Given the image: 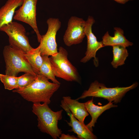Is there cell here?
Returning a JSON list of instances; mask_svg holds the SVG:
<instances>
[{
  "instance_id": "1",
  "label": "cell",
  "mask_w": 139,
  "mask_h": 139,
  "mask_svg": "<svg viewBox=\"0 0 139 139\" xmlns=\"http://www.w3.org/2000/svg\"><path fill=\"white\" fill-rule=\"evenodd\" d=\"M49 80L43 75L37 74L36 79L30 85L23 88L14 89L13 91L18 93L28 101L49 104L51 98L58 89L60 84L50 82Z\"/></svg>"
},
{
  "instance_id": "2",
  "label": "cell",
  "mask_w": 139,
  "mask_h": 139,
  "mask_svg": "<svg viewBox=\"0 0 139 139\" xmlns=\"http://www.w3.org/2000/svg\"><path fill=\"white\" fill-rule=\"evenodd\" d=\"M48 104L33 103L32 112L37 117V126L42 132L46 133L54 139H57L62 133L58 126V121L62 119V109L56 112L52 110Z\"/></svg>"
},
{
  "instance_id": "3",
  "label": "cell",
  "mask_w": 139,
  "mask_h": 139,
  "mask_svg": "<svg viewBox=\"0 0 139 139\" xmlns=\"http://www.w3.org/2000/svg\"><path fill=\"white\" fill-rule=\"evenodd\" d=\"M138 85V83L135 82L128 86L108 88L104 84L95 80L91 83L88 90L84 91L82 95L76 99L78 100L92 97L103 98L109 101H114L115 103H117L120 102L127 92L135 88Z\"/></svg>"
},
{
  "instance_id": "4",
  "label": "cell",
  "mask_w": 139,
  "mask_h": 139,
  "mask_svg": "<svg viewBox=\"0 0 139 139\" xmlns=\"http://www.w3.org/2000/svg\"><path fill=\"white\" fill-rule=\"evenodd\" d=\"M22 50L10 45L4 46L3 54L5 64V74L17 76L20 72L36 75Z\"/></svg>"
},
{
  "instance_id": "5",
  "label": "cell",
  "mask_w": 139,
  "mask_h": 139,
  "mask_svg": "<svg viewBox=\"0 0 139 139\" xmlns=\"http://www.w3.org/2000/svg\"><path fill=\"white\" fill-rule=\"evenodd\" d=\"M68 53L64 48L60 47L57 54L49 57L55 76L68 81L80 82L78 71L68 58Z\"/></svg>"
},
{
  "instance_id": "6",
  "label": "cell",
  "mask_w": 139,
  "mask_h": 139,
  "mask_svg": "<svg viewBox=\"0 0 139 139\" xmlns=\"http://www.w3.org/2000/svg\"><path fill=\"white\" fill-rule=\"evenodd\" d=\"M0 31L5 32L8 36L10 46L25 53L33 48L29 43L24 27L20 23L12 21L2 27Z\"/></svg>"
},
{
  "instance_id": "7",
  "label": "cell",
  "mask_w": 139,
  "mask_h": 139,
  "mask_svg": "<svg viewBox=\"0 0 139 139\" xmlns=\"http://www.w3.org/2000/svg\"><path fill=\"white\" fill-rule=\"evenodd\" d=\"M48 28L47 32L41 36L39 46L41 56H55L58 51L56 41V36L60 28L61 23L57 18H50L47 21Z\"/></svg>"
},
{
  "instance_id": "8",
  "label": "cell",
  "mask_w": 139,
  "mask_h": 139,
  "mask_svg": "<svg viewBox=\"0 0 139 139\" xmlns=\"http://www.w3.org/2000/svg\"><path fill=\"white\" fill-rule=\"evenodd\" d=\"M38 0H23L19 8L16 10L13 19L30 26L35 32L40 43L41 38L36 21V6Z\"/></svg>"
},
{
  "instance_id": "9",
  "label": "cell",
  "mask_w": 139,
  "mask_h": 139,
  "mask_svg": "<svg viewBox=\"0 0 139 139\" xmlns=\"http://www.w3.org/2000/svg\"><path fill=\"white\" fill-rule=\"evenodd\" d=\"M86 21L75 16H71L68 22L67 29L63 36L65 44L70 47L82 42L85 36Z\"/></svg>"
},
{
  "instance_id": "10",
  "label": "cell",
  "mask_w": 139,
  "mask_h": 139,
  "mask_svg": "<svg viewBox=\"0 0 139 139\" xmlns=\"http://www.w3.org/2000/svg\"><path fill=\"white\" fill-rule=\"evenodd\" d=\"M95 20L92 16H89L86 21L85 29V35L87 39V47L85 56L80 62L85 63L93 58L94 64L97 67L99 65L98 59L96 57V53L99 49L104 47L102 41H99L92 32V27Z\"/></svg>"
},
{
  "instance_id": "11",
  "label": "cell",
  "mask_w": 139,
  "mask_h": 139,
  "mask_svg": "<svg viewBox=\"0 0 139 139\" xmlns=\"http://www.w3.org/2000/svg\"><path fill=\"white\" fill-rule=\"evenodd\" d=\"M60 106L66 111L69 116L70 120L67 122L71 129L68 131L73 132L76 134L77 137L80 139H95L97 137L94 134L92 131L90 130L85 124L78 120L71 113L68 108L62 100L61 101Z\"/></svg>"
},
{
  "instance_id": "12",
  "label": "cell",
  "mask_w": 139,
  "mask_h": 139,
  "mask_svg": "<svg viewBox=\"0 0 139 139\" xmlns=\"http://www.w3.org/2000/svg\"><path fill=\"white\" fill-rule=\"evenodd\" d=\"M114 36H110L107 31L103 36L102 41L104 47L119 45L125 47L131 46L133 43L128 40L124 35L123 30L120 28L115 27Z\"/></svg>"
},
{
  "instance_id": "13",
  "label": "cell",
  "mask_w": 139,
  "mask_h": 139,
  "mask_svg": "<svg viewBox=\"0 0 139 139\" xmlns=\"http://www.w3.org/2000/svg\"><path fill=\"white\" fill-rule=\"evenodd\" d=\"M93 98L90 100L84 103L86 109L90 115L91 120L86 126L91 131H93V127H94L95 123L99 117L105 110L111 108L117 107V105H114L112 103L109 101L106 105L102 106H98L94 104L93 102Z\"/></svg>"
},
{
  "instance_id": "14",
  "label": "cell",
  "mask_w": 139,
  "mask_h": 139,
  "mask_svg": "<svg viewBox=\"0 0 139 139\" xmlns=\"http://www.w3.org/2000/svg\"><path fill=\"white\" fill-rule=\"evenodd\" d=\"M23 0H8L0 8V29L12 21L15 10L22 4Z\"/></svg>"
},
{
  "instance_id": "15",
  "label": "cell",
  "mask_w": 139,
  "mask_h": 139,
  "mask_svg": "<svg viewBox=\"0 0 139 139\" xmlns=\"http://www.w3.org/2000/svg\"><path fill=\"white\" fill-rule=\"evenodd\" d=\"M63 99L73 116L79 121L84 124L85 118L89 114L84 103L80 102L76 99H72L70 96L63 97Z\"/></svg>"
},
{
  "instance_id": "16",
  "label": "cell",
  "mask_w": 139,
  "mask_h": 139,
  "mask_svg": "<svg viewBox=\"0 0 139 139\" xmlns=\"http://www.w3.org/2000/svg\"><path fill=\"white\" fill-rule=\"evenodd\" d=\"M24 56L31 65L33 72L38 74L43 62L39 46L25 53Z\"/></svg>"
},
{
  "instance_id": "17",
  "label": "cell",
  "mask_w": 139,
  "mask_h": 139,
  "mask_svg": "<svg viewBox=\"0 0 139 139\" xmlns=\"http://www.w3.org/2000/svg\"><path fill=\"white\" fill-rule=\"evenodd\" d=\"M112 52L113 58L111 64L113 67L116 68L124 64L129 54L126 47L119 45L114 46Z\"/></svg>"
},
{
  "instance_id": "18",
  "label": "cell",
  "mask_w": 139,
  "mask_h": 139,
  "mask_svg": "<svg viewBox=\"0 0 139 139\" xmlns=\"http://www.w3.org/2000/svg\"><path fill=\"white\" fill-rule=\"evenodd\" d=\"M42 56L43 59L42 63L38 74L43 75L48 79L51 80L54 83L60 84V83L56 79L54 73L49 56L47 55Z\"/></svg>"
},
{
  "instance_id": "19",
  "label": "cell",
  "mask_w": 139,
  "mask_h": 139,
  "mask_svg": "<svg viewBox=\"0 0 139 139\" xmlns=\"http://www.w3.org/2000/svg\"><path fill=\"white\" fill-rule=\"evenodd\" d=\"M17 76L0 74V80L5 89L11 90L17 89Z\"/></svg>"
},
{
  "instance_id": "20",
  "label": "cell",
  "mask_w": 139,
  "mask_h": 139,
  "mask_svg": "<svg viewBox=\"0 0 139 139\" xmlns=\"http://www.w3.org/2000/svg\"><path fill=\"white\" fill-rule=\"evenodd\" d=\"M37 75L25 73L21 76L18 77L17 89L23 88L30 85L36 79Z\"/></svg>"
},
{
  "instance_id": "21",
  "label": "cell",
  "mask_w": 139,
  "mask_h": 139,
  "mask_svg": "<svg viewBox=\"0 0 139 139\" xmlns=\"http://www.w3.org/2000/svg\"><path fill=\"white\" fill-rule=\"evenodd\" d=\"M59 138L60 139H78L79 138L73 135H70L69 134H62Z\"/></svg>"
},
{
  "instance_id": "22",
  "label": "cell",
  "mask_w": 139,
  "mask_h": 139,
  "mask_svg": "<svg viewBox=\"0 0 139 139\" xmlns=\"http://www.w3.org/2000/svg\"><path fill=\"white\" fill-rule=\"evenodd\" d=\"M117 3L124 4L129 1H132L133 0H114Z\"/></svg>"
}]
</instances>
